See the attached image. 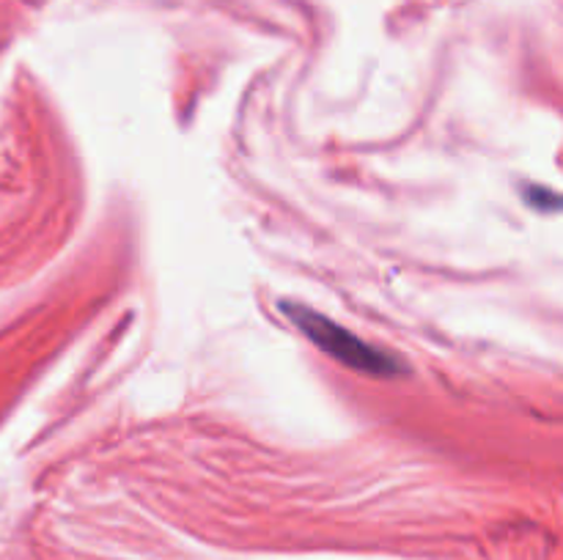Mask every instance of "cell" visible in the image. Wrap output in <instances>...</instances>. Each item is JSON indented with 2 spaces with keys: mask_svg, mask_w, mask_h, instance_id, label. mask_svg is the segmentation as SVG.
I'll use <instances>...</instances> for the list:
<instances>
[{
  "mask_svg": "<svg viewBox=\"0 0 563 560\" xmlns=\"http://www.w3.org/2000/svg\"><path fill=\"white\" fill-rule=\"evenodd\" d=\"M280 311H284L286 316L295 322V327L300 329V333H306V338L313 340L324 355H330L333 360H339L341 366L352 368V371L383 379L407 373L405 362H401L399 357L366 344V340L357 338L355 333H350V329L335 324L333 318H328L324 313L313 311V307L300 305V302H284Z\"/></svg>",
  "mask_w": 563,
  "mask_h": 560,
  "instance_id": "6da1fadb",
  "label": "cell"
},
{
  "mask_svg": "<svg viewBox=\"0 0 563 560\" xmlns=\"http://www.w3.org/2000/svg\"><path fill=\"white\" fill-rule=\"evenodd\" d=\"M528 198H531L533 206L542 209V212H555V209L561 206L559 195H555L553 190H544V187H528Z\"/></svg>",
  "mask_w": 563,
  "mask_h": 560,
  "instance_id": "7a4b0ae2",
  "label": "cell"
}]
</instances>
